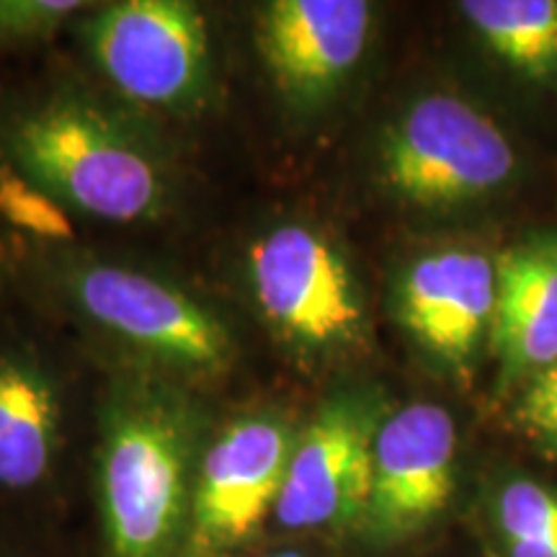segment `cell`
<instances>
[{
  "mask_svg": "<svg viewBox=\"0 0 557 557\" xmlns=\"http://www.w3.org/2000/svg\"><path fill=\"white\" fill-rule=\"evenodd\" d=\"M205 444L199 410L171 380L143 369L109 387L94 451L101 557H184Z\"/></svg>",
  "mask_w": 557,
  "mask_h": 557,
  "instance_id": "6da1fadb",
  "label": "cell"
},
{
  "mask_svg": "<svg viewBox=\"0 0 557 557\" xmlns=\"http://www.w3.org/2000/svg\"><path fill=\"white\" fill-rule=\"evenodd\" d=\"M5 152L16 173L88 218L132 225L169 207L165 152L83 94H54L21 111L5 129Z\"/></svg>",
  "mask_w": 557,
  "mask_h": 557,
  "instance_id": "7a4b0ae2",
  "label": "cell"
},
{
  "mask_svg": "<svg viewBox=\"0 0 557 557\" xmlns=\"http://www.w3.org/2000/svg\"><path fill=\"white\" fill-rule=\"evenodd\" d=\"M67 302L101 336L122 346L145 372L201 377L230 361L222 320L169 278L111 261H73L62 271Z\"/></svg>",
  "mask_w": 557,
  "mask_h": 557,
  "instance_id": "3957f363",
  "label": "cell"
},
{
  "mask_svg": "<svg viewBox=\"0 0 557 557\" xmlns=\"http://www.w3.org/2000/svg\"><path fill=\"white\" fill-rule=\"evenodd\" d=\"M389 191L421 207L480 199L511 178L517 152L491 116L455 96L416 101L380 152Z\"/></svg>",
  "mask_w": 557,
  "mask_h": 557,
  "instance_id": "277c9868",
  "label": "cell"
},
{
  "mask_svg": "<svg viewBox=\"0 0 557 557\" xmlns=\"http://www.w3.org/2000/svg\"><path fill=\"white\" fill-rule=\"evenodd\" d=\"M90 60L124 99L160 111L199 101L209 78L207 21L184 0H124L83 24Z\"/></svg>",
  "mask_w": 557,
  "mask_h": 557,
  "instance_id": "5b68a950",
  "label": "cell"
},
{
  "mask_svg": "<svg viewBox=\"0 0 557 557\" xmlns=\"http://www.w3.org/2000/svg\"><path fill=\"white\" fill-rule=\"evenodd\" d=\"M297 431L276 416H243L207 438L194 480L184 557H235L261 534L287 475Z\"/></svg>",
  "mask_w": 557,
  "mask_h": 557,
  "instance_id": "8992f818",
  "label": "cell"
},
{
  "mask_svg": "<svg viewBox=\"0 0 557 557\" xmlns=\"http://www.w3.org/2000/svg\"><path fill=\"white\" fill-rule=\"evenodd\" d=\"M248 282L263 320L299 351H336L359 338L351 271L318 230L284 222L248 248Z\"/></svg>",
  "mask_w": 557,
  "mask_h": 557,
  "instance_id": "52a82bcc",
  "label": "cell"
},
{
  "mask_svg": "<svg viewBox=\"0 0 557 557\" xmlns=\"http://www.w3.org/2000/svg\"><path fill=\"white\" fill-rule=\"evenodd\" d=\"M382 418L372 406L331 400L299 431L274 521L284 534H333L364 517L372 485V447Z\"/></svg>",
  "mask_w": 557,
  "mask_h": 557,
  "instance_id": "ba28073f",
  "label": "cell"
},
{
  "mask_svg": "<svg viewBox=\"0 0 557 557\" xmlns=\"http://www.w3.org/2000/svg\"><path fill=\"white\" fill-rule=\"evenodd\" d=\"M457 470V423L447 408L410 403L382 418L372 447V485L359 529L395 545L434 524L449 506Z\"/></svg>",
  "mask_w": 557,
  "mask_h": 557,
  "instance_id": "9c48e42d",
  "label": "cell"
},
{
  "mask_svg": "<svg viewBox=\"0 0 557 557\" xmlns=\"http://www.w3.org/2000/svg\"><path fill=\"white\" fill-rule=\"evenodd\" d=\"M372 5L364 0H274L259 13L261 58L299 109L329 101L364 54Z\"/></svg>",
  "mask_w": 557,
  "mask_h": 557,
  "instance_id": "30bf717a",
  "label": "cell"
},
{
  "mask_svg": "<svg viewBox=\"0 0 557 557\" xmlns=\"http://www.w3.org/2000/svg\"><path fill=\"white\" fill-rule=\"evenodd\" d=\"M496 315V263L478 250H438L400 284L403 325L438 359L465 364Z\"/></svg>",
  "mask_w": 557,
  "mask_h": 557,
  "instance_id": "8fae6325",
  "label": "cell"
},
{
  "mask_svg": "<svg viewBox=\"0 0 557 557\" xmlns=\"http://www.w3.org/2000/svg\"><path fill=\"white\" fill-rule=\"evenodd\" d=\"M491 336L506 380H529L557 361V235L500 256Z\"/></svg>",
  "mask_w": 557,
  "mask_h": 557,
  "instance_id": "7c38bea8",
  "label": "cell"
},
{
  "mask_svg": "<svg viewBox=\"0 0 557 557\" xmlns=\"http://www.w3.org/2000/svg\"><path fill=\"white\" fill-rule=\"evenodd\" d=\"M62 457V400L47 369L0 351V493L45 491Z\"/></svg>",
  "mask_w": 557,
  "mask_h": 557,
  "instance_id": "4fadbf2b",
  "label": "cell"
},
{
  "mask_svg": "<svg viewBox=\"0 0 557 557\" xmlns=\"http://www.w3.org/2000/svg\"><path fill=\"white\" fill-rule=\"evenodd\" d=\"M459 9L513 70L532 78L557 70V0H468Z\"/></svg>",
  "mask_w": 557,
  "mask_h": 557,
  "instance_id": "5bb4252c",
  "label": "cell"
},
{
  "mask_svg": "<svg viewBox=\"0 0 557 557\" xmlns=\"http://www.w3.org/2000/svg\"><path fill=\"white\" fill-rule=\"evenodd\" d=\"M493 524L506 557H557V491L513 478L493 500Z\"/></svg>",
  "mask_w": 557,
  "mask_h": 557,
  "instance_id": "9a60e30c",
  "label": "cell"
},
{
  "mask_svg": "<svg viewBox=\"0 0 557 557\" xmlns=\"http://www.w3.org/2000/svg\"><path fill=\"white\" fill-rule=\"evenodd\" d=\"M0 212L13 225L32 230L41 238H67L70 225L52 197L37 189L21 173L5 171L0 176Z\"/></svg>",
  "mask_w": 557,
  "mask_h": 557,
  "instance_id": "2e32d148",
  "label": "cell"
},
{
  "mask_svg": "<svg viewBox=\"0 0 557 557\" xmlns=\"http://www.w3.org/2000/svg\"><path fill=\"white\" fill-rule=\"evenodd\" d=\"M81 9L75 0H0V45L47 37Z\"/></svg>",
  "mask_w": 557,
  "mask_h": 557,
  "instance_id": "e0dca14e",
  "label": "cell"
},
{
  "mask_svg": "<svg viewBox=\"0 0 557 557\" xmlns=\"http://www.w3.org/2000/svg\"><path fill=\"white\" fill-rule=\"evenodd\" d=\"M517 421L542 449L557 457V361L529 377L517 408Z\"/></svg>",
  "mask_w": 557,
  "mask_h": 557,
  "instance_id": "ac0fdd59",
  "label": "cell"
},
{
  "mask_svg": "<svg viewBox=\"0 0 557 557\" xmlns=\"http://www.w3.org/2000/svg\"><path fill=\"white\" fill-rule=\"evenodd\" d=\"M235 557H318V555L302 547H276V549H263V553H240Z\"/></svg>",
  "mask_w": 557,
  "mask_h": 557,
  "instance_id": "d6986e66",
  "label": "cell"
}]
</instances>
